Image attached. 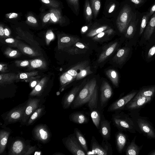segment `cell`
Masks as SVG:
<instances>
[{"label":"cell","mask_w":155,"mask_h":155,"mask_svg":"<svg viewBox=\"0 0 155 155\" xmlns=\"http://www.w3.org/2000/svg\"><path fill=\"white\" fill-rule=\"evenodd\" d=\"M98 87L95 78L86 82L79 91L71 105L75 109L87 104L90 111L98 107Z\"/></svg>","instance_id":"1"},{"label":"cell","mask_w":155,"mask_h":155,"mask_svg":"<svg viewBox=\"0 0 155 155\" xmlns=\"http://www.w3.org/2000/svg\"><path fill=\"white\" fill-rule=\"evenodd\" d=\"M85 61L78 63L64 74L60 78L62 87H64L71 82L81 79L93 73L88 64Z\"/></svg>","instance_id":"2"},{"label":"cell","mask_w":155,"mask_h":155,"mask_svg":"<svg viewBox=\"0 0 155 155\" xmlns=\"http://www.w3.org/2000/svg\"><path fill=\"white\" fill-rule=\"evenodd\" d=\"M128 114L133 120L137 131L148 139H155V129L147 119L140 116L139 111L130 112Z\"/></svg>","instance_id":"3"},{"label":"cell","mask_w":155,"mask_h":155,"mask_svg":"<svg viewBox=\"0 0 155 155\" xmlns=\"http://www.w3.org/2000/svg\"><path fill=\"white\" fill-rule=\"evenodd\" d=\"M112 120L119 130L133 134L137 132L132 118L128 114L125 113L123 110L114 112L112 115Z\"/></svg>","instance_id":"4"},{"label":"cell","mask_w":155,"mask_h":155,"mask_svg":"<svg viewBox=\"0 0 155 155\" xmlns=\"http://www.w3.org/2000/svg\"><path fill=\"white\" fill-rule=\"evenodd\" d=\"M133 17L130 7L125 5L121 9L116 21V25L119 31L121 33L126 30Z\"/></svg>","instance_id":"5"},{"label":"cell","mask_w":155,"mask_h":155,"mask_svg":"<svg viewBox=\"0 0 155 155\" xmlns=\"http://www.w3.org/2000/svg\"><path fill=\"white\" fill-rule=\"evenodd\" d=\"M91 153L98 155H112L113 150L108 141L102 140L101 144L98 142L94 137L92 136L91 141Z\"/></svg>","instance_id":"6"},{"label":"cell","mask_w":155,"mask_h":155,"mask_svg":"<svg viewBox=\"0 0 155 155\" xmlns=\"http://www.w3.org/2000/svg\"><path fill=\"white\" fill-rule=\"evenodd\" d=\"M62 142L66 148L72 154H87L79 143L74 133L71 134L64 138L62 139Z\"/></svg>","instance_id":"7"},{"label":"cell","mask_w":155,"mask_h":155,"mask_svg":"<svg viewBox=\"0 0 155 155\" xmlns=\"http://www.w3.org/2000/svg\"><path fill=\"white\" fill-rule=\"evenodd\" d=\"M137 92V91H134L118 98L109 106L107 111L114 112L124 110L125 106L134 97Z\"/></svg>","instance_id":"8"},{"label":"cell","mask_w":155,"mask_h":155,"mask_svg":"<svg viewBox=\"0 0 155 155\" xmlns=\"http://www.w3.org/2000/svg\"><path fill=\"white\" fill-rule=\"evenodd\" d=\"M100 104L99 107L103 111L107 105L108 103L112 97L113 91L110 84L106 81H102L100 89Z\"/></svg>","instance_id":"9"},{"label":"cell","mask_w":155,"mask_h":155,"mask_svg":"<svg viewBox=\"0 0 155 155\" xmlns=\"http://www.w3.org/2000/svg\"><path fill=\"white\" fill-rule=\"evenodd\" d=\"M153 97H134L126 105L124 110L130 112L139 111L146 105L150 103L153 99Z\"/></svg>","instance_id":"10"},{"label":"cell","mask_w":155,"mask_h":155,"mask_svg":"<svg viewBox=\"0 0 155 155\" xmlns=\"http://www.w3.org/2000/svg\"><path fill=\"white\" fill-rule=\"evenodd\" d=\"M33 136L37 140L43 143H46L49 140L51 133L45 124H38L32 130Z\"/></svg>","instance_id":"11"},{"label":"cell","mask_w":155,"mask_h":155,"mask_svg":"<svg viewBox=\"0 0 155 155\" xmlns=\"http://www.w3.org/2000/svg\"><path fill=\"white\" fill-rule=\"evenodd\" d=\"M85 84V81H84L81 84L73 87L63 97L61 104L64 109H67L71 107L74 99Z\"/></svg>","instance_id":"12"},{"label":"cell","mask_w":155,"mask_h":155,"mask_svg":"<svg viewBox=\"0 0 155 155\" xmlns=\"http://www.w3.org/2000/svg\"><path fill=\"white\" fill-rule=\"evenodd\" d=\"M26 104L23 106L16 107L9 111L5 118L7 124H10L21 121L26 108Z\"/></svg>","instance_id":"13"},{"label":"cell","mask_w":155,"mask_h":155,"mask_svg":"<svg viewBox=\"0 0 155 155\" xmlns=\"http://www.w3.org/2000/svg\"><path fill=\"white\" fill-rule=\"evenodd\" d=\"M40 100L38 98H29L26 104L24 115L21 120L25 123L33 113L40 107Z\"/></svg>","instance_id":"14"},{"label":"cell","mask_w":155,"mask_h":155,"mask_svg":"<svg viewBox=\"0 0 155 155\" xmlns=\"http://www.w3.org/2000/svg\"><path fill=\"white\" fill-rule=\"evenodd\" d=\"M103 19H99V21L95 22L96 26L94 23V27L89 31L87 33V36L89 37H92L95 36L99 33L111 28L110 25V20L104 19L102 24Z\"/></svg>","instance_id":"15"},{"label":"cell","mask_w":155,"mask_h":155,"mask_svg":"<svg viewBox=\"0 0 155 155\" xmlns=\"http://www.w3.org/2000/svg\"><path fill=\"white\" fill-rule=\"evenodd\" d=\"M103 140L108 141L111 138V128L110 122L106 119L102 114L101 119L98 130Z\"/></svg>","instance_id":"16"},{"label":"cell","mask_w":155,"mask_h":155,"mask_svg":"<svg viewBox=\"0 0 155 155\" xmlns=\"http://www.w3.org/2000/svg\"><path fill=\"white\" fill-rule=\"evenodd\" d=\"M80 41V39L76 37L66 35H63L58 40V49L62 50L70 47L76 42Z\"/></svg>","instance_id":"17"},{"label":"cell","mask_w":155,"mask_h":155,"mask_svg":"<svg viewBox=\"0 0 155 155\" xmlns=\"http://www.w3.org/2000/svg\"><path fill=\"white\" fill-rule=\"evenodd\" d=\"M128 138L127 135L122 131L119 130L115 134L116 148L118 152L121 153L127 145Z\"/></svg>","instance_id":"18"},{"label":"cell","mask_w":155,"mask_h":155,"mask_svg":"<svg viewBox=\"0 0 155 155\" xmlns=\"http://www.w3.org/2000/svg\"><path fill=\"white\" fill-rule=\"evenodd\" d=\"M25 144L24 142L17 140L12 143L8 154L10 155H23L25 150Z\"/></svg>","instance_id":"19"},{"label":"cell","mask_w":155,"mask_h":155,"mask_svg":"<svg viewBox=\"0 0 155 155\" xmlns=\"http://www.w3.org/2000/svg\"><path fill=\"white\" fill-rule=\"evenodd\" d=\"M69 119L71 121L78 124H86L89 121V118L85 113L81 112L71 113L69 116Z\"/></svg>","instance_id":"20"},{"label":"cell","mask_w":155,"mask_h":155,"mask_svg":"<svg viewBox=\"0 0 155 155\" xmlns=\"http://www.w3.org/2000/svg\"><path fill=\"white\" fill-rule=\"evenodd\" d=\"M130 51V48L127 47L120 49L113 58V61L117 64H122L126 59Z\"/></svg>","instance_id":"21"},{"label":"cell","mask_w":155,"mask_h":155,"mask_svg":"<svg viewBox=\"0 0 155 155\" xmlns=\"http://www.w3.org/2000/svg\"><path fill=\"white\" fill-rule=\"evenodd\" d=\"M136 136H135L134 139L127 146L125 150L126 155H138L143 148V145L140 146L137 145L135 142Z\"/></svg>","instance_id":"22"},{"label":"cell","mask_w":155,"mask_h":155,"mask_svg":"<svg viewBox=\"0 0 155 155\" xmlns=\"http://www.w3.org/2000/svg\"><path fill=\"white\" fill-rule=\"evenodd\" d=\"M103 111L101 110L99 107L97 108L90 111V114L92 122L98 130L99 129Z\"/></svg>","instance_id":"23"},{"label":"cell","mask_w":155,"mask_h":155,"mask_svg":"<svg viewBox=\"0 0 155 155\" xmlns=\"http://www.w3.org/2000/svg\"><path fill=\"white\" fill-rule=\"evenodd\" d=\"M18 78V75L14 73L1 74L0 85L1 86L13 83Z\"/></svg>","instance_id":"24"},{"label":"cell","mask_w":155,"mask_h":155,"mask_svg":"<svg viewBox=\"0 0 155 155\" xmlns=\"http://www.w3.org/2000/svg\"><path fill=\"white\" fill-rule=\"evenodd\" d=\"M155 94V85L143 88L140 89L134 97V98L139 97H153Z\"/></svg>","instance_id":"25"},{"label":"cell","mask_w":155,"mask_h":155,"mask_svg":"<svg viewBox=\"0 0 155 155\" xmlns=\"http://www.w3.org/2000/svg\"><path fill=\"white\" fill-rule=\"evenodd\" d=\"M117 42H114L107 47L101 54L98 59V63H101L105 61L113 53L116 48Z\"/></svg>","instance_id":"26"},{"label":"cell","mask_w":155,"mask_h":155,"mask_svg":"<svg viewBox=\"0 0 155 155\" xmlns=\"http://www.w3.org/2000/svg\"><path fill=\"white\" fill-rule=\"evenodd\" d=\"M74 133L81 146L87 154L88 152V150L87 141L84 135L81 130L77 128H75L74 129Z\"/></svg>","instance_id":"27"},{"label":"cell","mask_w":155,"mask_h":155,"mask_svg":"<svg viewBox=\"0 0 155 155\" xmlns=\"http://www.w3.org/2000/svg\"><path fill=\"white\" fill-rule=\"evenodd\" d=\"M155 28V12L153 14L147 26L144 34L146 40H149L153 33Z\"/></svg>","instance_id":"28"},{"label":"cell","mask_w":155,"mask_h":155,"mask_svg":"<svg viewBox=\"0 0 155 155\" xmlns=\"http://www.w3.org/2000/svg\"><path fill=\"white\" fill-rule=\"evenodd\" d=\"M46 79L43 78L30 92L29 95L31 97L41 96L44 91L46 85Z\"/></svg>","instance_id":"29"},{"label":"cell","mask_w":155,"mask_h":155,"mask_svg":"<svg viewBox=\"0 0 155 155\" xmlns=\"http://www.w3.org/2000/svg\"><path fill=\"white\" fill-rule=\"evenodd\" d=\"M10 134L9 131L3 130L0 131V154L2 153L5 150Z\"/></svg>","instance_id":"30"},{"label":"cell","mask_w":155,"mask_h":155,"mask_svg":"<svg viewBox=\"0 0 155 155\" xmlns=\"http://www.w3.org/2000/svg\"><path fill=\"white\" fill-rule=\"evenodd\" d=\"M44 110V106H40L29 117L26 125L28 126L33 124L43 114Z\"/></svg>","instance_id":"31"},{"label":"cell","mask_w":155,"mask_h":155,"mask_svg":"<svg viewBox=\"0 0 155 155\" xmlns=\"http://www.w3.org/2000/svg\"><path fill=\"white\" fill-rule=\"evenodd\" d=\"M84 14L86 21L91 23L93 19V12L88 0H85Z\"/></svg>","instance_id":"32"},{"label":"cell","mask_w":155,"mask_h":155,"mask_svg":"<svg viewBox=\"0 0 155 155\" xmlns=\"http://www.w3.org/2000/svg\"><path fill=\"white\" fill-rule=\"evenodd\" d=\"M106 73L113 84L117 87L119 86V76L117 71L114 69H109L106 72Z\"/></svg>","instance_id":"33"},{"label":"cell","mask_w":155,"mask_h":155,"mask_svg":"<svg viewBox=\"0 0 155 155\" xmlns=\"http://www.w3.org/2000/svg\"><path fill=\"white\" fill-rule=\"evenodd\" d=\"M133 17L125 32V36L127 38L132 37L136 31V23Z\"/></svg>","instance_id":"34"},{"label":"cell","mask_w":155,"mask_h":155,"mask_svg":"<svg viewBox=\"0 0 155 155\" xmlns=\"http://www.w3.org/2000/svg\"><path fill=\"white\" fill-rule=\"evenodd\" d=\"M70 47H71V48L69 49V50H72L69 52V53H71L72 52V54H78V52H81V49H86L88 48L87 45L80 41L76 42Z\"/></svg>","instance_id":"35"},{"label":"cell","mask_w":155,"mask_h":155,"mask_svg":"<svg viewBox=\"0 0 155 155\" xmlns=\"http://www.w3.org/2000/svg\"><path fill=\"white\" fill-rule=\"evenodd\" d=\"M91 6L94 17L96 18L100 10L101 6L100 0H91Z\"/></svg>","instance_id":"36"},{"label":"cell","mask_w":155,"mask_h":155,"mask_svg":"<svg viewBox=\"0 0 155 155\" xmlns=\"http://www.w3.org/2000/svg\"><path fill=\"white\" fill-rule=\"evenodd\" d=\"M30 68H42L46 67L45 61L39 59H35L32 60L30 62Z\"/></svg>","instance_id":"37"},{"label":"cell","mask_w":155,"mask_h":155,"mask_svg":"<svg viewBox=\"0 0 155 155\" xmlns=\"http://www.w3.org/2000/svg\"><path fill=\"white\" fill-rule=\"evenodd\" d=\"M74 12L78 15L79 11V0H67Z\"/></svg>","instance_id":"38"},{"label":"cell","mask_w":155,"mask_h":155,"mask_svg":"<svg viewBox=\"0 0 155 155\" xmlns=\"http://www.w3.org/2000/svg\"><path fill=\"white\" fill-rule=\"evenodd\" d=\"M150 16L148 12L147 13L144 15L142 19L141 23L140 25L139 34L140 35L142 34L146 27L148 22Z\"/></svg>","instance_id":"39"},{"label":"cell","mask_w":155,"mask_h":155,"mask_svg":"<svg viewBox=\"0 0 155 155\" xmlns=\"http://www.w3.org/2000/svg\"><path fill=\"white\" fill-rule=\"evenodd\" d=\"M20 50L25 54L31 56H37L40 55L31 48L27 46H23L22 50Z\"/></svg>","instance_id":"40"},{"label":"cell","mask_w":155,"mask_h":155,"mask_svg":"<svg viewBox=\"0 0 155 155\" xmlns=\"http://www.w3.org/2000/svg\"><path fill=\"white\" fill-rule=\"evenodd\" d=\"M114 32L113 29L111 28L102 31L96 35L94 38V40H97L106 35H110Z\"/></svg>","instance_id":"41"},{"label":"cell","mask_w":155,"mask_h":155,"mask_svg":"<svg viewBox=\"0 0 155 155\" xmlns=\"http://www.w3.org/2000/svg\"><path fill=\"white\" fill-rule=\"evenodd\" d=\"M37 71H34L29 72L23 73L19 75V78L21 79H29L37 75Z\"/></svg>","instance_id":"42"},{"label":"cell","mask_w":155,"mask_h":155,"mask_svg":"<svg viewBox=\"0 0 155 155\" xmlns=\"http://www.w3.org/2000/svg\"><path fill=\"white\" fill-rule=\"evenodd\" d=\"M4 53L8 57L10 58L16 57L19 55V53L17 51L9 48H7Z\"/></svg>","instance_id":"43"},{"label":"cell","mask_w":155,"mask_h":155,"mask_svg":"<svg viewBox=\"0 0 155 155\" xmlns=\"http://www.w3.org/2000/svg\"><path fill=\"white\" fill-rule=\"evenodd\" d=\"M36 149L35 146H28L25 150L23 155H31L33 153Z\"/></svg>","instance_id":"44"},{"label":"cell","mask_w":155,"mask_h":155,"mask_svg":"<svg viewBox=\"0 0 155 155\" xmlns=\"http://www.w3.org/2000/svg\"><path fill=\"white\" fill-rule=\"evenodd\" d=\"M16 65L18 67H25L27 66L29 64V61H15Z\"/></svg>","instance_id":"45"},{"label":"cell","mask_w":155,"mask_h":155,"mask_svg":"<svg viewBox=\"0 0 155 155\" xmlns=\"http://www.w3.org/2000/svg\"><path fill=\"white\" fill-rule=\"evenodd\" d=\"M116 4L115 3H111L110 5H109V7L108 8L107 12L109 13H111L114 10L116 7Z\"/></svg>","instance_id":"46"},{"label":"cell","mask_w":155,"mask_h":155,"mask_svg":"<svg viewBox=\"0 0 155 155\" xmlns=\"http://www.w3.org/2000/svg\"><path fill=\"white\" fill-rule=\"evenodd\" d=\"M155 54V45L153 46L149 50L147 58L152 57Z\"/></svg>","instance_id":"47"},{"label":"cell","mask_w":155,"mask_h":155,"mask_svg":"<svg viewBox=\"0 0 155 155\" xmlns=\"http://www.w3.org/2000/svg\"><path fill=\"white\" fill-rule=\"evenodd\" d=\"M155 12V3L150 8L148 12L149 15L150 17Z\"/></svg>","instance_id":"48"},{"label":"cell","mask_w":155,"mask_h":155,"mask_svg":"<svg viewBox=\"0 0 155 155\" xmlns=\"http://www.w3.org/2000/svg\"><path fill=\"white\" fill-rule=\"evenodd\" d=\"M92 24L91 23H90L88 25L83 26L81 28V32L82 33H84L86 32L89 28V26Z\"/></svg>","instance_id":"49"},{"label":"cell","mask_w":155,"mask_h":155,"mask_svg":"<svg viewBox=\"0 0 155 155\" xmlns=\"http://www.w3.org/2000/svg\"><path fill=\"white\" fill-rule=\"evenodd\" d=\"M7 68L6 64H0V71L1 72H5L7 70Z\"/></svg>","instance_id":"50"},{"label":"cell","mask_w":155,"mask_h":155,"mask_svg":"<svg viewBox=\"0 0 155 155\" xmlns=\"http://www.w3.org/2000/svg\"><path fill=\"white\" fill-rule=\"evenodd\" d=\"M27 20L29 22L33 23H36L37 22L36 19L34 17L31 16L28 17Z\"/></svg>","instance_id":"51"},{"label":"cell","mask_w":155,"mask_h":155,"mask_svg":"<svg viewBox=\"0 0 155 155\" xmlns=\"http://www.w3.org/2000/svg\"><path fill=\"white\" fill-rule=\"evenodd\" d=\"M50 13H48L46 14L44 17L43 21L45 23L47 22L50 19Z\"/></svg>","instance_id":"52"},{"label":"cell","mask_w":155,"mask_h":155,"mask_svg":"<svg viewBox=\"0 0 155 155\" xmlns=\"http://www.w3.org/2000/svg\"><path fill=\"white\" fill-rule=\"evenodd\" d=\"M130 1L136 5H140L143 2L144 0H130Z\"/></svg>","instance_id":"53"},{"label":"cell","mask_w":155,"mask_h":155,"mask_svg":"<svg viewBox=\"0 0 155 155\" xmlns=\"http://www.w3.org/2000/svg\"><path fill=\"white\" fill-rule=\"evenodd\" d=\"M43 3L47 5H49L50 6H53V2H50L49 0H41Z\"/></svg>","instance_id":"54"},{"label":"cell","mask_w":155,"mask_h":155,"mask_svg":"<svg viewBox=\"0 0 155 155\" xmlns=\"http://www.w3.org/2000/svg\"><path fill=\"white\" fill-rule=\"evenodd\" d=\"M5 41L8 43H13L15 41V39L13 38H8L5 40Z\"/></svg>","instance_id":"55"},{"label":"cell","mask_w":155,"mask_h":155,"mask_svg":"<svg viewBox=\"0 0 155 155\" xmlns=\"http://www.w3.org/2000/svg\"><path fill=\"white\" fill-rule=\"evenodd\" d=\"M50 17L52 20L54 22H56L57 21V18L53 13H51Z\"/></svg>","instance_id":"56"},{"label":"cell","mask_w":155,"mask_h":155,"mask_svg":"<svg viewBox=\"0 0 155 155\" xmlns=\"http://www.w3.org/2000/svg\"><path fill=\"white\" fill-rule=\"evenodd\" d=\"M53 38V35L52 33H48L46 35V38L48 40H51Z\"/></svg>","instance_id":"57"},{"label":"cell","mask_w":155,"mask_h":155,"mask_svg":"<svg viewBox=\"0 0 155 155\" xmlns=\"http://www.w3.org/2000/svg\"><path fill=\"white\" fill-rule=\"evenodd\" d=\"M18 16V14L15 13H13L10 14L9 16V18H15L17 17Z\"/></svg>","instance_id":"58"},{"label":"cell","mask_w":155,"mask_h":155,"mask_svg":"<svg viewBox=\"0 0 155 155\" xmlns=\"http://www.w3.org/2000/svg\"><path fill=\"white\" fill-rule=\"evenodd\" d=\"M4 35L7 36H8L10 34V32L8 29L6 28H5L4 29Z\"/></svg>","instance_id":"59"},{"label":"cell","mask_w":155,"mask_h":155,"mask_svg":"<svg viewBox=\"0 0 155 155\" xmlns=\"http://www.w3.org/2000/svg\"><path fill=\"white\" fill-rule=\"evenodd\" d=\"M4 29L3 28L2 26L0 27V36H2L4 34Z\"/></svg>","instance_id":"60"},{"label":"cell","mask_w":155,"mask_h":155,"mask_svg":"<svg viewBox=\"0 0 155 155\" xmlns=\"http://www.w3.org/2000/svg\"><path fill=\"white\" fill-rule=\"evenodd\" d=\"M37 81H33L31 84V87H35L37 84Z\"/></svg>","instance_id":"61"},{"label":"cell","mask_w":155,"mask_h":155,"mask_svg":"<svg viewBox=\"0 0 155 155\" xmlns=\"http://www.w3.org/2000/svg\"><path fill=\"white\" fill-rule=\"evenodd\" d=\"M148 155H155V149L151 150L148 154Z\"/></svg>","instance_id":"62"}]
</instances>
